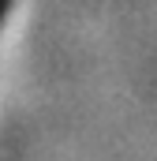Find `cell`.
Returning <instances> with one entry per match:
<instances>
[{
	"label": "cell",
	"instance_id": "obj_1",
	"mask_svg": "<svg viewBox=\"0 0 157 161\" xmlns=\"http://www.w3.org/2000/svg\"><path fill=\"white\" fill-rule=\"evenodd\" d=\"M19 19H23V0H0V64L8 56V45L15 38Z\"/></svg>",
	"mask_w": 157,
	"mask_h": 161
}]
</instances>
